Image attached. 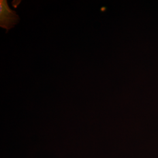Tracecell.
<instances>
[{
  "label": "cell",
  "mask_w": 158,
  "mask_h": 158,
  "mask_svg": "<svg viewBox=\"0 0 158 158\" xmlns=\"http://www.w3.org/2000/svg\"><path fill=\"white\" fill-rule=\"evenodd\" d=\"M0 11L1 27L6 28L7 31L19 22V18L17 15L16 12L11 10L8 6L6 1L1 0Z\"/></svg>",
  "instance_id": "6da1fadb"
}]
</instances>
